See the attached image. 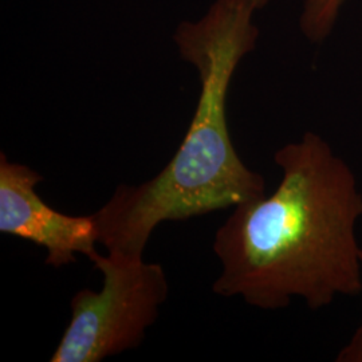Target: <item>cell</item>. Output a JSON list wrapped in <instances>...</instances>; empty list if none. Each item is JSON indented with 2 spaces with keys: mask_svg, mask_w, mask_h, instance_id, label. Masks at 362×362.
Instances as JSON below:
<instances>
[{
  "mask_svg": "<svg viewBox=\"0 0 362 362\" xmlns=\"http://www.w3.org/2000/svg\"><path fill=\"white\" fill-rule=\"evenodd\" d=\"M274 161L282 170L276 189L233 207L216 231L215 294L263 310L285 309L293 298L320 310L361 294L362 192L353 169L313 132Z\"/></svg>",
  "mask_w": 362,
  "mask_h": 362,
  "instance_id": "1",
  "label": "cell"
},
{
  "mask_svg": "<svg viewBox=\"0 0 362 362\" xmlns=\"http://www.w3.org/2000/svg\"><path fill=\"white\" fill-rule=\"evenodd\" d=\"M254 0H218L199 23H184L176 42L199 71L200 97L177 152L153 179L119 185L94 218L107 254L144 258L156 227L236 207L266 194L263 176L233 146L227 93L242 58L255 46Z\"/></svg>",
  "mask_w": 362,
  "mask_h": 362,
  "instance_id": "2",
  "label": "cell"
},
{
  "mask_svg": "<svg viewBox=\"0 0 362 362\" xmlns=\"http://www.w3.org/2000/svg\"><path fill=\"white\" fill-rule=\"evenodd\" d=\"M90 260L103 275V288L71 298L70 322L50 362H100L137 348L168 298L167 274L158 263L98 252Z\"/></svg>",
  "mask_w": 362,
  "mask_h": 362,
  "instance_id": "3",
  "label": "cell"
},
{
  "mask_svg": "<svg viewBox=\"0 0 362 362\" xmlns=\"http://www.w3.org/2000/svg\"><path fill=\"white\" fill-rule=\"evenodd\" d=\"M43 176L0 155V233L13 235L46 250V264L62 267L77 254L91 259L100 233L94 215L71 216L46 204L35 188Z\"/></svg>",
  "mask_w": 362,
  "mask_h": 362,
  "instance_id": "4",
  "label": "cell"
},
{
  "mask_svg": "<svg viewBox=\"0 0 362 362\" xmlns=\"http://www.w3.org/2000/svg\"><path fill=\"white\" fill-rule=\"evenodd\" d=\"M344 3L345 0H306L300 19L303 33L315 42L327 37Z\"/></svg>",
  "mask_w": 362,
  "mask_h": 362,
  "instance_id": "5",
  "label": "cell"
},
{
  "mask_svg": "<svg viewBox=\"0 0 362 362\" xmlns=\"http://www.w3.org/2000/svg\"><path fill=\"white\" fill-rule=\"evenodd\" d=\"M337 362H362V320L349 342L338 351Z\"/></svg>",
  "mask_w": 362,
  "mask_h": 362,
  "instance_id": "6",
  "label": "cell"
},
{
  "mask_svg": "<svg viewBox=\"0 0 362 362\" xmlns=\"http://www.w3.org/2000/svg\"><path fill=\"white\" fill-rule=\"evenodd\" d=\"M267 1H269V0H254V3H255V7H257V8L262 7V6H264Z\"/></svg>",
  "mask_w": 362,
  "mask_h": 362,
  "instance_id": "7",
  "label": "cell"
},
{
  "mask_svg": "<svg viewBox=\"0 0 362 362\" xmlns=\"http://www.w3.org/2000/svg\"><path fill=\"white\" fill-rule=\"evenodd\" d=\"M360 255H361V266H362V247H361V254H360Z\"/></svg>",
  "mask_w": 362,
  "mask_h": 362,
  "instance_id": "8",
  "label": "cell"
}]
</instances>
